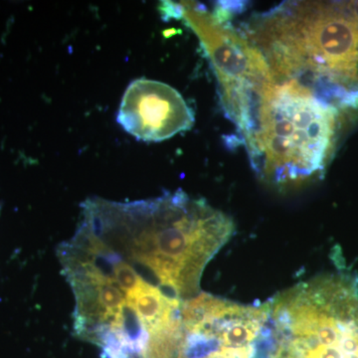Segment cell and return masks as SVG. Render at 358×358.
Masks as SVG:
<instances>
[{"label":"cell","mask_w":358,"mask_h":358,"mask_svg":"<svg viewBox=\"0 0 358 358\" xmlns=\"http://www.w3.org/2000/svg\"><path fill=\"white\" fill-rule=\"evenodd\" d=\"M338 110L291 80L274 79L252 96L237 129L264 183L287 192L326 171L338 131Z\"/></svg>","instance_id":"obj_2"},{"label":"cell","mask_w":358,"mask_h":358,"mask_svg":"<svg viewBox=\"0 0 358 358\" xmlns=\"http://www.w3.org/2000/svg\"><path fill=\"white\" fill-rule=\"evenodd\" d=\"M117 122L143 141H162L192 129L194 113L173 87L145 78L134 80L122 96Z\"/></svg>","instance_id":"obj_6"},{"label":"cell","mask_w":358,"mask_h":358,"mask_svg":"<svg viewBox=\"0 0 358 358\" xmlns=\"http://www.w3.org/2000/svg\"><path fill=\"white\" fill-rule=\"evenodd\" d=\"M265 305L274 358H358L357 275H317Z\"/></svg>","instance_id":"obj_3"},{"label":"cell","mask_w":358,"mask_h":358,"mask_svg":"<svg viewBox=\"0 0 358 358\" xmlns=\"http://www.w3.org/2000/svg\"><path fill=\"white\" fill-rule=\"evenodd\" d=\"M160 11L166 20L185 21L199 37L215 71L224 112L236 124L256 91L274 79L262 53L246 36L197 2L164 1Z\"/></svg>","instance_id":"obj_5"},{"label":"cell","mask_w":358,"mask_h":358,"mask_svg":"<svg viewBox=\"0 0 358 358\" xmlns=\"http://www.w3.org/2000/svg\"><path fill=\"white\" fill-rule=\"evenodd\" d=\"M268 310L199 293L183 301L180 324L154 358H273Z\"/></svg>","instance_id":"obj_4"},{"label":"cell","mask_w":358,"mask_h":358,"mask_svg":"<svg viewBox=\"0 0 358 358\" xmlns=\"http://www.w3.org/2000/svg\"><path fill=\"white\" fill-rule=\"evenodd\" d=\"M275 79L358 108V16L352 1H284L244 23Z\"/></svg>","instance_id":"obj_1"}]
</instances>
